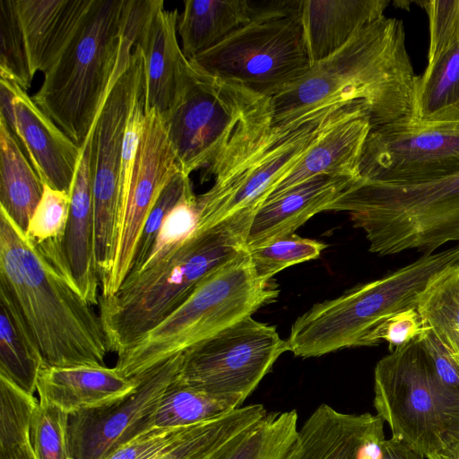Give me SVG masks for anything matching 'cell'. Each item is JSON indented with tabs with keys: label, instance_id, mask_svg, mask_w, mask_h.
<instances>
[{
	"label": "cell",
	"instance_id": "6da1fadb",
	"mask_svg": "<svg viewBox=\"0 0 459 459\" xmlns=\"http://www.w3.org/2000/svg\"><path fill=\"white\" fill-rule=\"evenodd\" d=\"M61 243H34L0 207V299L47 367L105 365L110 350L100 314L71 277Z\"/></svg>",
	"mask_w": 459,
	"mask_h": 459
},
{
	"label": "cell",
	"instance_id": "7a4b0ae2",
	"mask_svg": "<svg viewBox=\"0 0 459 459\" xmlns=\"http://www.w3.org/2000/svg\"><path fill=\"white\" fill-rule=\"evenodd\" d=\"M416 77L403 21L383 16L272 97L273 124L355 103L371 127L411 117Z\"/></svg>",
	"mask_w": 459,
	"mask_h": 459
},
{
	"label": "cell",
	"instance_id": "3957f363",
	"mask_svg": "<svg viewBox=\"0 0 459 459\" xmlns=\"http://www.w3.org/2000/svg\"><path fill=\"white\" fill-rule=\"evenodd\" d=\"M191 66L185 90L161 116L181 172L204 169V180L249 152L272 128L273 111L272 98Z\"/></svg>",
	"mask_w": 459,
	"mask_h": 459
},
{
	"label": "cell",
	"instance_id": "277c9868",
	"mask_svg": "<svg viewBox=\"0 0 459 459\" xmlns=\"http://www.w3.org/2000/svg\"><path fill=\"white\" fill-rule=\"evenodd\" d=\"M273 280L255 275L243 248L207 275L162 321L117 355V369L138 379L170 358L276 300Z\"/></svg>",
	"mask_w": 459,
	"mask_h": 459
},
{
	"label": "cell",
	"instance_id": "5b68a950",
	"mask_svg": "<svg viewBox=\"0 0 459 459\" xmlns=\"http://www.w3.org/2000/svg\"><path fill=\"white\" fill-rule=\"evenodd\" d=\"M327 211L348 212L372 253L432 254L449 242L459 245V172L411 184L359 178Z\"/></svg>",
	"mask_w": 459,
	"mask_h": 459
},
{
	"label": "cell",
	"instance_id": "8992f818",
	"mask_svg": "<svg viewBox=\"0 0 459 459\" xmlns=\"http://www.w3.org/2000/svg\"><path fill=\"white\" fill-rule=\"evenodd\" d=\"M244 247L243 237L219 224L196 228L158 264L127 276L109 298H99V314L109 350L117 355L178 307L213 270Z\"/></svg>",
	"mask_w": 459,
	"mask_h": 459
},
{
	"label": "cell",
	"instance_id": "52a82bcc",
	"mask_svg": "<svg viewBox=\"0 0 459 459\" xmlns=\"http://www.w3.org/2000/svg\"><path fill=\"white\" fill-rule=\"evenodd\" d=\"M459 263V245L416 261L341 296L313 305L293 323L288 351L302 358L343 348L372 346L375 332L392 316L417 308L429 281Z\"/></svg>",
	"mask_w": 459,
	"mask_h": 459
},
{
	"label": "cell",
	"instance_id": "ba28073f",
	"mask_svg": "<svg viewBox=\"0 0 459 459\" xmlns=\"http://www.w3.org/2000/svg\"><path fill=\"white\" fill-rule=\"evenodd\" d=\"M127 0H92L77 30L44 73L37 106L82 147L112 83Z\"/></svg>",
	"mask_w": 459,
	"mask_h": 459
},
{
	"label": "cell",
	"instance_id": "9c48e42d",
	"mask_svg": "<svg viewBox=\"0 0 459 459\" xmlns=\"http://www.w3.org/2000/svg\"><path fill=\"white\" fill-rule=\"evenodd\" d=\"M253 19L190 64L215 77L273 97L311 66L302 0H253Z\"/></svg>",
	"mask_w": 459,
	"mask_h": 459
},
{
	"label": "cell",
	"instance_id": "30bf717a",
	"mask_svg": "<svg viewBox=\"0 0 459 459\" xmlns=\"http://www.w3.org/2000/svg\"><path fill=\"white\" fill-rule=\"evenodd\" d=\"M373 404L392 436L425 458L459 439V393L439 380L420 338L377 363Z\"/></svg>",
	"mask_w": 459,
	"mask_h": 459
},
{
	"label": "cell",
	"instance_id": "8fae6325",
	"mask_svg": "<svg viewBox=\"0 0 459 459\" xmlns=\"http://www.w3.org/2000/svg\"><path fill=\"white\" fill-rule=\"evenodd\" d=\"M344 108H327L273 124L249 152L214 178L208 191L197 195V227L205 230L224 224L245 239L254 216L275 186Z\"/></svg>",
	"mask_w": 459,
	"mask_h": 459
},
{
	"label": "cell",
	"instance_id": "7c38bea8",
	"mask_svg": "<svg viewBox=\"0 0 459 459\" xmlns=\"http://www.w3.org/2000/svg\"><path fill=\"white\" fill-rule=\"evenodd\" d=\"M134 36L124 32L115 75L93 126L91 168L95 213V253L100 282L114 257L118 216L121 154L126 120L144 74L143 53Z\"/></svg>",
	"mask_w": 459,
	"mask_h": 459
},
{
	"label": "cell",
	"instance_id": "4fadbf2b",
	"mask_svg": "<svg viewBox=\"0 0 459 459\" xmlns=\"http://www.w3.org/2000/svg\"><path fill=\"white\" fill-rule=\"evenodd\" d=\"M285 351L274 326L247 316L185 351L175 381L242 406Z\"/></svg>",
	"mask_w": 459,
	"mask_h": 459
},
{
	"label": "cell",
	"instance_id": "5bb4252c",
	"mask_svg": "<svg viewBox=\"0 0 459 459\" xmlns=\"http://www.w3.org/2000/svg\"><path fill=\"white\" fill-rule=\"evenodd\" d=\"M459 172V122L421 124L410 117L371 127L359 178L411 184Z\"/></svg>",
	"mask_w": 459,
	"mask_h": 459
},
{
	"label": "cell",
	"instance_id": "9a60e30c",
	"mask_svg": "<svg viewBox=\"0 0 459 459\" xmlns=\"http://www.w3.org/2000/svg\"><path fill=\"white\" fill-rule=\"evenodd\" d=\"M163 117L145 112V122L130 185L119 202L117 239L101 298L113 296L130 273L144 223L161 193L179 172Z\"/></svg>",
	"mask_w": 459,
	"mask_h": 459
},
{
	"label": "cell",
	"instance_id": "2e32d148",
	"mask_svg": "<svg viewBox=\"0 0 459 459\" xmlns=\"http://www.w3.org/2000/svg\"><path fill=\"white\" fill-rule=\"evenodd\" d=\"M182 354L176 355L139 379L129 394L108 404L69 415L74 459H106L117 449L152 430L159 402L175 378Z\"/></svg>",
	"mask_w": 459,
	"mask_h": 459
},
{
	"label": "cell",
	"instance_id": "e0dca14e",
	"mask_svg": "<svg viewBox=\"0 0 459 459\" xmlns=\"http://www.w3.org/2000/svg\"><path fill=\"white\" fill-rule=\"evenodd\" d=\"M178 11L166 10L164 1L152 0L137 32L135 45L144 65V112L164 115L176 104L192 74L179 46Z\"/></svg>",
	"mask_w": 459,
	"mask_h": 459
},
{
	"label": "cell",
	"instance_id": "ac0fdd59",
	"mask_svg": "<svg viewBox=\"0 0 459 459\" xmlns=\"http://www.w3.org/2000/svg\"><path fill=\"white\" fill-rule=\"evenodd\" d=\"M384 420L319 405L299 429L282 459H382Z\"/></svg>",
	"mask_w": 459,
	"mask_h": 459
},
{
	"label": "cell",
	"instance_id": "d6986e66",
	"mask_svg": "<svg viewBox=\"0 0 459 459\" xmlns=\"http://www.w3.org/2000/svg\"><path fill=\"white\" fill-rule=\"evenodd\" d=\"M370 129L369 117L363 103L340 110L265 203L315 178H359V163Z\"/></svg>",
	"mask_w": 459,
	"mask_h": 459
},
{
	"label": "cell",
	"instance_id": "ffe728a7",
	"mask_svg": "<svg viewBox=\"0 0 459 459\" xmlns=\"http://www.w3.org/2000/svg\"><path fill=\"white\" fill-rule=\"evenodd\" d=\"M14 117L8 126L43 184L70 193L81 155L76 144L16 84Z\"/></svg>",
	"mask_w": 459,
	"mask_h": 459
},
{
	"label": "cell",
	"instance_id": "44dd1931",
	"mask_svg": "<svg viewBox=\"0 0 459 459\" xmlns=\"http://www.w3.org/2000/svg\"><path fill=\"white\" fill-rule=\"evenodd\" d=\"M93 127L81 147V155L70 190V211L61 247L78 290L91 305H99L100 277L95 253V213L91 149Z\"/></svg>",
	"mask_w": 459,
	"mask_h": 459
},
{
	"label": "cell",
	"instance_id": "7402d4cb",
	"mask_svg": "<svg viewBox=\"0 0 459 459\" xmlns=\"http://www.w3.org/2000/svg\"><path fill=\"white\" fill-rule=\"evenodd\" d=\"M358 178H315L266 202L257 211L247 229L244 247L293 234L315 214L327 211Z\"/></svg>",
	"mask_w": 459,
	"mask_h": 459
},
{
	"label": "cell",
	"instance_id": "603a6c76",
	"mask_svg": "<svg viewBox=\"0 0 459 459\" xmlns=\"http://www.w3.org/2000/svg\"><path fill=\"white\" fill-rule=\"evenodd\" d=\"M139 379L128 378L116 367H45L39 377V400L67 414L96 408L117 401L138 385Z\"/></svg>",
	"mask_w": 459,
	"mask_h": 459
},
{
	"label": "cell",
	"instance_id": "cb8c5ba5",
	"mask_svg": "<svg viewBox=\"0 0 459 459\" xmlns=\"http://www.w3.org/2000/svg\"><path fill=\"white\" fill-rule=\"evenodd\" d=\"M92 0H15L32 75L43 74L63 52Z\"/></svg>",
	"mask_w": 459,
	"mask_h": 459
},
{
	"label": "cell",
	"instance_id": "d4e9b609",
	"mask_svg": "<svg viewBox=\"0 0 459 459\" xmlns=\"http://www.w3.org/2000/svg\"><path fill=\"white\" fill-rule=\"evenodd\" d=\"M388 0H302L300 19L311 65L382 18Z\"/></svg>",
	"mask_w": 459,
	"mask_h": 459
},
{
	"label": "cell",
	"instance_id": "484cf974",
	"mask_svg": "<svg viewBox=\"0 0 459 459\" xmlns=\"http://www.w3.org/2000/svg\"><path fill=\"white\" fill-rule=\"evenodd\" d=\"M411 119L421 124L459 122V39L428 53L416 77Z\"/></svg>",
	"mask_w": 459,
	"mask_h": 459
},
{
	"label": "cell",
	"instance_id": "4316f807",
	"mask_svg": "<svg viewBox=\"0 0 459 459\" xmlns=\"http://www.w3.org/2000/svg\"><path fill=\"white\" fill-rule=\"evenodd\" d=\"M254 17L252 0H186L178 33L187 60L213 48Z\"/></svg>",
	"mask_w": 459,
	"mask_h": 459
},
{
	"label": "cell",
	"instance_id": "83f0119b",
	"mask_svg": "<svg viewBox=\"0 0 459 459\" xmlns=\"http://www.w3.org/2000/svg\"><path fill=\"white\" fill-rule=\"evenodd\" d=\"M43 188L14 134L0 118V207L25 233Z\"/></svg>",
	"mask_w": 459,
	"mask_h": 459
},
{
	"label": "cell",
	"instance_id": "f1b7e54d",
	"mask_svg": "<svg viewBox=\"0 0 459 459\" xmlns=\"http://www.w3.org/2000/svg\"><path fill=\"white\" fill-rule=\"evenodd\" d=\"M296 410L271 411L207 459H282L299 434Z\"/></svg>",
	"mask_w": 459,
	"mask_h": 459
},
{
	"label": "cell",
	"instance_id": "f546056e",
	"mask_svg": "<svg viewBox=\"0 0 459 459\" xmlns=\"http://www.w3.org/2000/svg\"><path fill=\"white\" fill-rule=\"evenodd\" d=\"M417 310L425 326L459 364V263L442 270L429 281Z\"/></svg>",
	"mask_w": 459,
	"mask_h": 459
},
{
	"label": "cell",
	"instance_id": "4dcf8cb0",
	"mask_svg": "<svg viewBox=\"0 0 459 459\" xmlns=\"http://www.w3.org/2000/svg\"><path fill=\"white\" fill-rule=\"evenodd\" d=\"M46 364L12 307L0 299V375L34 394Z\"/></svg>",
	"mask_w": 459,
	"mask_h": 459
},
{
	"label": "cell",
	"instance_id": "1f68e13d",
	"mask_svg": "<svg viewBox=\"0 0 459 459\" xmlns=\"http://www.w3.org/2000/svg\"><path fill=\"white\" fill-rule=\"evenodd\" d=\"M239 406L236 402L218 398L182 385L175 378L163 393L152 429H178L193 426L229 412Z\"/></svg>",
	"mask_w": 459,
	"mask_h": 459
},
{
	"label": "cell",
	"instance_id": "d6a6232c",
	"mask_svg": "<svg viewBox=\"0 0 459 459\" xmlns=\"http://www.w3.org/2000/svg\"><path fill=\"white\" fill-rule=\"evenodd\" d=\"M39 400L0 375V456L32 446L31 424Z\"/></svg>",
	"mask_w": 459,
	"mask_h": 459
},
{
	"label": "cell",
	"instance_id": "836d02e7",
	"mask_svg": "<svg viewBox=\"0 0 459 459\" xmlns=\"http://www.w3.org/2000/svg\"><path fill=\"white\" fill-rule=\"evenodd\" d=\"M325 247L323 242L293 233L246 249L257 278L270 281L289 266L318 258Z\"/></svg>",
	"mask_w": 459,
	"mask_h": 459
},
{
	"label": "cell",
	"instance_id": "e575fe53",
	"mask_svg": "<svg viewBox=\"0 0 459 459\" xmlns=\"http://www.w3.org/2000/svg\"><path fill=\"white\" fill-rule=\"evenodd\" d=\"M0 77L14 82L26 91L34 77L15 0H0Z\"/></svg>",
	"mask_w": 459,
	"mask_h": 459
},
{
	"label": "cell",
	"instance_id": "d590c367",
	"mask_svg": "<svg viewBox=\"0 0 459 459\" xmlns=\"http://www.w3.org/2000/svg\"><path fill=\"white\" fill-rule=\"evenodd\" d=\"M198 218L197 195L192 187L166 217L143 264L129 275L148 270L164 260L191 236L196 228Z\"/></svg>",
	"mask_w": 459,
	"mask_h": 459
},
{
	"label": "cell",
	"instance_id": "8d00e7d4",
	"mask_svg": "<svg viewBox=\"0 0 459 459\" xmlns=\"http://www.w3.org/2000/svg\"><path fill=\"white\" fill-rule=\"evenodd\" d=\"M68 420L69 414L39 399L31 424V443L37 459H74Z\"/></svg>",
	"mask_w": 459,
	"mask_h": 459
},
{
	"label": "cell",
	"instance_id": "74e56055",
	"mask_svg": "<svg viewBox=\"0 0 459 459\" xmlns=\"http://www.w3.org/2000/svg\"><path fill=\"white\" fill-rule=\"evenodd\" d=\"M70 193L44 184L42 197L30 221L26 235L36 244L61 241L70 211Z\"/></svg>",
	"mask_w": 459,
	"mask_h": 459
},
{
	"label": "cell",
	"instance_id": "f35d334b",
	"mask_svg": "<svg viewBox=\"0 0 459 459\" xmlns=\"http://www.w3.org/2000/svg\"><path fill=\"white\" fill-rule=\"evenodd\" d=\"M190 188L192 184L189 176L181 171L165 187L144 223L129 274L138 271L143 264L166 217Z\"/></svg>",
	"mask_w": 459,
	"mask_h": 459
},
{
	"label": "cell",
	"instance_id": "ab89813d",
	"mask_svg": "<svg viewBox=\"0 0 459 459\" xmlns=\"http://www.w3.org/2000/svg\"><path fill=\"white\" fill-rule=\"evenodd\" d=\"M429 28L428 52L436 51L459 39V0L421 1Z\"/></svg>",
	"mask_w": 459,
	"mask_h": 459
},
{
	"label": "cell",
	"instance_id": "60d3db41",
	"mask_svg": "<svg viewBox=\"0 0 459 459\" xmlns=\"http://www.w3.org/2000/svg\"><path fill=\"white\" fill-rule=\"evenodd\" d=\"M190 427L152 429L122 446L106 459H153L176 443Z\"/></svg>",
	"mask_w": 459,
	"mask_h": 459
},
{
	"label": "cell",
	"instance_id": "b9f144b4",
	"mask_svg": "<svg viewBox=\"0 0 459 459\" xmlns=\"http://www.w3.org/2000/svg\"><path fill=\"white\" fill-rule=\"evenodd\" d=\"M429 330L417 308L407 309L392 316L381 325L372 336V346L385 341L392 351L420 338Z\"/></svg>",
	"mask_w": 459,
	"mask_h": 459
},
{
	"label": "cell",
	"instance_id": "7bdbcfd3",
	"mask_svg": "<svg viewBox=\"0 0 459 459\" xmlns=\"http://www.w3.org/2000/svg\"><path fill=\"white\" fill-rule=\"evenodd\" d=\"M420 339L439 380L447 388L459 393V364L430 330L421 335Z\"/></svg>",
	"mask_w": 459,
	"mask_h": 459
},
{
	"label": "cell",
	"instance_id": "ee69618b",
	"mask_svg": "<svg viewBox=\"0 0 459 459\" xmlns=\"http://www.w3.org/2000/svg\"><path fill=\"white\" fill-rule=\"evenodd\" d=\"M382 459H425V457L392 436L385 441Z\"/></svg>",
	"mask_w": 459,
	"mask_h": 459
},
{
	"label": "cell",
	"instance_id": "f6af8a7d",
	"mask_svg": "<svg viewBox=\"0 0 459 459\" xmlns=\"http://www.w3.org/2000/svg\"><path fill=\"white\" fill-rule=\"evenodd\" d=\"M427 459H459V439L441 452L428 456Z\"/></svg>",
	"mask_w": 459,
	"mask_h": 459
},
{
	"label": "cell",
	"instance_id": "bcb514c9",
	"mask_svg": "<svg viewBox=\"0 0 459 459\" xmlns=\"http://www.w3.org/2000/svg\"><path fill=\"white\" fill-rule=\"evenodd\" d=\"M24 459H37V456H36L35 453H33L31 455H30Z\"/></svg>",
	"mask_w": 459,
	"mask_h": 459
}]
</instances>
